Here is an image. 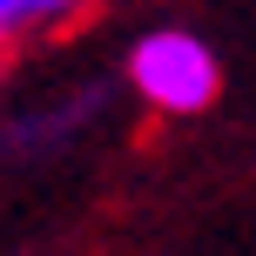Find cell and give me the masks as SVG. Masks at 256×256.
<instances>
[{
	"instance_id": "7a4b0ae2",
	"label": "cell",
	"mask_w": 256,
	"mask_h": 256,
	"mask_svg": "<svg viewBox=\"0 0 256 256\" xmlns=\"http://www.w3.org/2000/svg\"><path fill=\"white\" fill-rule=\"evenodd\" d=\"M74 0H0V34H14L20 20H40V14H68Z\"/></svg>"
},
{
	"instance_id": "6da1fadb",
	"label": "cell",
	"mask_w": 256,
	"mask_h": 256,
	"mask_svg": "<svg viewBox=\"0 0 256 256\" xmlns=\"http://www.w3.org/2000/svg\"><path fill=\"white\" fill-rule=\"evenodd\" d=\"M128 74L155 108H176V115H196L216 102V54L196 34H148L128 61Z\"/></svg>"
}]
</instances>
